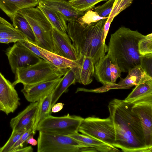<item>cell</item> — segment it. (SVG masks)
<instances>
[{
	"mask_svg": "<svg viewBox=\"0 0 152 152\" xmlns=\"http://www.w3.org/2000/svg\"><path fill=\"white\" fill-rule=\"evenodd\" d=\"M67 69H62L42 58L37 63L18 69L15 74V86L19 83L30 85L61 77Z\"/></svg>",
	"mask_w": 152,
	"mask_h": 152,
	"instance_id": "4",
	"label": "cell"
},
{
	"mask_svg": "<svg viewBox=\"0 0 152 152\" xmlns=\"http://www.w3.org/2000/svg\"><path fill=\"white\" fill-rule=\"evenodd\" d=\"M107 0H69L70 4L76 9L86 12L92 10L97 4Z\"/></svg>",
	"mask_w": 152,
	"mask_h": 152,
	"instance_id": "28",
	"label": "cell"
},
{
	"mask_svg": "<svg viewBox=\"0 0 152 152\" xmlns=\"http://www.w3.org/2000/svg\"><path fill=\"white\" fill-rule=\"evenodd\" d=\"M39 104V101L31 102L23 110L12 118L10 122L12 131H17L33 125Z\"/></svg>",
	"mask_w": 152,
	"mask_h": 152,
	"instance_id": "17",
	"label": "cell"
},
{
	"mask_svg": "<svg viewBox=\"0 0 152 152\" xmlns=\"http://www.w3.org/2000/svg\"><path fill=\"white\" fill-rule=\"evenodd\" d=\"M38 5L57 11L69 22H78V18L85 13L74 8L67 0H39Z\"/></svg>",
	"mask_w": 152,
	"mask_h": 152,
	"instance_id": "14",
	"label": "cell"
},
{
	"mask_svg": "<svg viewBox=\"0 0 152 152\" xmlns=\"http://www.w3.org/2000/svg\"><path fill=\"white\" fill-rule=\"evenodd\" d=\"M37 141L38 152H94L68 135L40 131Z\"/></svg>",
	"mask_w": 152,
	"mask_h": 152,
	"instance_id": "6",
	"label": "cell"
},
{
	"mask_svg": "<svg viewBox=\"0 0 152 152\" xmlns=\"http://www.w3.org/2000/svg\"><path fill=\"white\" fill-rule=\"evenodd\" d=\"M107 18L89 25L77 22H69L67 33L75 49L77 57L91 58L95 64L107 52L108 47L102 42L103 29Z\"/></svg>",
	"mask_w": 152,
	"mask_h": 152,
	"instance_id": "2",
	"label": "cell"
},
{
	"mask_svg": "<svg viewBox=\"0 0 152 152\" xmlns=\"http://www.w3.org/2000/svg\"><path fill=\"white\" fill-rule=\"evenodd\" d=\"M53 28L63 34L67 33V25L64 17L53 10L38 5Z\"/></svg>",
	"mask_w": 152,
	"mask_h": 152,
	"instance_id": "22",
	"label": "cell"
},
{
	"mask_svg": "<svg viewBox=\"0 0 152 152\" xmlns=\"http://www.w3.org/2000/svg\"><path fill=\"white\" fill-rule=\"evenodd\" d=\"M12 21L13 26L17 30L23 34L27 40L35 43V38L33 30L27 21L22 15L17 12Z\"/></svg>",
	"mask_w": 152,
	"mask_h": 152,
	"instance_id": "26",
	"label": "cell"
},
{
	"mask_svg": "<svg viewBox=\"0 0 152 152\" xmlns=\"http://www.w3.org/2000/svg\"><path fill=\"white\" fill-rule=\"evenodd\" d=\"M39 0H0V8L12 20L20 10L38 5Z\"/></svg>",
	"mask_w": 152,
	"mask_h": 152,
	"instance_id": "19",
	"label": "cell"
},
{
	"mask_svg": "<svg viewBox=\"0 0 152 152\" xmlns=\"http://www.w3.org/2000/svg\"><path fill=\"white\" fill-rule=\"evenodd\" d=\"M32 125L17 131H12L11 135L6 143L0 148V152H10L14 144L22 135Z\"/></svg>",
	"mask_w": 152,
	"mask_h": 152,
	"instance_id": "30",
	"label": "cell"
},
{
	"mask_svg": "<svg viewBox=\"0 0 152 152\" xmlns=\"http://www.w3.org/2000/svg\"><path fill=\"white\" fill-rule=\"evenodd\" d=\"M134 0H115L111 11L107 20L112 23L114 18L123 10L129 7Z\"/></svg>",
	"mask_w": 152,
	"mask_h": 152,
	"instance_id": "29",
	"label": "cell"
},
{
	"mask_svg": "<svg viewBox=\"0 0 152 152\" xmlns=\"http://www.w3.org/2000/svg\"><path fill=\"white\" fill-rule=\"evenodd\" d=\"M108 18V17H100L96 12L90 10L86 12L83 15L79 18L77 22L81 25H89L101 20Z\"/></svg>",
	"mask_w": 152,
	"mask_h": 152,
	"instance_id": "32",
	"label": "cell"
},
{
	"mask_svg": "<svg viewBox=\"0 0 152 152\" xmlns=\"http://www.w3.org/2000/svg\"><path fill=\"white\" fill-rule=\"evenodd\" d=\"M111 61L107 54L94 64V76L97 80L104 86L111 85L110 73Z\"/></svg>",
	"mask_w": 152,
	"mask_h": 152,
	"instance_id": "20",
	"label": "cell"
},
{
	"mask_svg": "<svg viewBox=\"0 0 152 152\" xmlns=\"http://www.w3.org/2000/svg\"><path fill=\"white\" fill-rule=\"evenodd\" d=\"M115 0H107L103 4L95 7L92 10L100 17H108L112 10Z\"/></svg>",
	"mask_w": 152,
	"mask_h": 152,
	"instance_id": "33",
	"label": "cell"
},
{
	"mask_svg": "<svg viewBox=\"0 0 152 152\" xmlns=\"http://www.w3.org/2000/svg\"><path fill=\"white\" fill-rule=\"evenodd\" d=\"M9 38L21 41L26 40V37L17 30L12 25L3 18L0 17V38Z\"/></svg>",
	"mask_w": 152,
	"mask_h": 152,
	"instance_id": "27",
	"label": "cell"
},
{
	"mask_svg": "<svg viewBox=\"0 0 152 152\" xmlns=\"http://www.w3.org/2000/svg\"><path fill=\"white\" fill-rule=\"evenodd\" d=\"M52 37L55 53L70 60L77 59L76 51L67 33L62 34L53 28Z\"/></svg>",
	"mask_w": 152,
	"mask_h": 152,
	"instance_id": "15",
	"label": "cell"
},
{
	"mask_svg": "<svg viewBox=\"0 0 152 152\" xmlns=\"http://www.w3.org/2000/svg\"><path fill=\"white\" fill-rule=\"evenodd\" d=\"M21 43L40 58L50 62L58 68L72 69L77 66L76 60L72 61L67 59L41 48L28 40H23Z\"/></svg>",
	"mask_w": 152,
	"mask_h": 152,
	"instance_id": "12",
	"label": "cell"
},
{
	"mask_svg": "<svg viewBox=\"0 0 152 152\" xmlns=\"http://www.w3.org/2000/svg\"><path fill=\"white\" fill-rule=\"evenodd\" d=\"M53 91L42 98L39 101L38 107L32 126L35 133L39 123L45 118L51 115V104Z\"/></svg>",
	"mask_w": 152,
	"mask_h": 152,
	"instance_id": "23",
	"label": "cell"
},
{
	"mask_svg": "<svg viewBox=\"0 0 152 152\" xmlns=\"http://www.w3.org/2000/svg\"><path fill=\"white\" fill-rule=\"evenodd\" d=\"M76 77L71 69H68L60 83L54 90L52 96L51 106L55 104L60 97L68 91V88L71 85L76 83Z\"/></svg>",
	"mask_w": 152,
	"mask_h": 152,
	"instance_id": "24",
	"label": "cell"
},
{
	"mask_svg": "<svg viewBox=\"0 0 152 152\" xmlns=\"http://www.w3.org/2000/svg\"><path fill=\"white\" fill-rule=\"evenodd\" d=\"M64 104L62 102L55 104L51 107V112L56 113L61 111L63 108Z\"/></svg>",
	"mask_w": 152,
	"mask_h": 152,
	"instance_id": "37",
	"label": "cell"
},
{
	"mask_svg": "<svg viewBox=\"0 0 152 152\" xmlns=\"http://www.w3.org/2000/svg\"><path fill=\"white\" fill-rule=\"evenodd\" d=\"M132 110L140 120L146 145L152 149V94L133 103Z\"/></svg>",
	"mask_w": 152,
	"mask_h": 152,
	"instance_id": "10",
	"label": "cell"
},
{
	"mask_svg": "<svg viewBox=\"0 0 152 152\" xmlns=\"http://www.w3.org/2000/svg\"><path fill=\"white\" fill-rule=\"evenodd\" d=\"M17 12L22 15L30 24L35 36V43L55 53L52 37L53 27L38 7L22 9Z\"/></svg>",
	"mask_w": 152,
	"mask_h": 152,
	"instance_id": "5",
	"label": "cell"
},
{
	"mask_svg": "<svg viewBox=\"0 0 152 152\" xmlns=\"http://www.w3.org/2000/svg\"><path fill=\"white\" fill-rule=\"evenodd\" d=\"M68 135L91 148L94 152H115L120 151L118 148L114 146L78 132Z\"/></svg>",
	"mask_w": 152,
	"mask_h": 152,
	"instance_id": "21",
	"label": "cell"
},
{
	"mask_svg": "<svg viewBox=\"0 0 152 152\" xmlns=\"http://www.w3.org/2000/svg\"><path fill=\"white\" fill-rule=\"evenodd\" d=\"M84 118L69 114L60 117L51 114L39 123L37 131L68 135L73 134L78 132L79 126Z\"/></svg>",
	"mask_w": 152,
	"mask_h": 152,
	"instance_id": "8",
	"label": "cell"
},
{
	"mask_svg": "<svg viewBox=\"0 0 152 152\" xmlns=\"http://www.w3.org/2000/svg\"><path fill=\"white\" fill-rule=\"evenodd\" d=\"M35 134L32 126L22 135L19 140L14 144L10 152H15L17 150L23 147L24 143L29 136L32 134Z\"/></svg>",
	"mask_w": 152,
	"mask_h": 152,
	"instance_id": "34",
	"label": "cell"
},
{
	"mask_svg": "<svg viewBox=\"0 0 152 152\" xmlns=\"http://www.w3.org/2000/svg\"><path fill=\"white\" fill-rule=\"evenodd\" d=\"M12 71L15 74L17 70L33 64L40 59L20 41L15 43L6 51Z\"/></svg>",
	"mask_w": 152,
	"mask_h": 152,
	"instance_id": "9",
	"label": "cell"
},
{
	"mask_svg": "<svg viewBox=\"0 0 152 152\" xmlns=\"http://www.w3.org/2000/svg\"><path fill=\"white\" fill-rule=\"evenodd\" d=\"M152 61V54L141 55L140 65L144 70L151 77Z\"/></svg>",
	"mask_w": 152,
	"mask_h": 152,
	"instance_id": "35",
	"label": "cell"
},
{
	"mask_svg": "<svg viewBox=\"0 0 152 152\" xmlns=\"http://www.w3.org/2000/svg\"><path fill=\"white\" fill-rule=\"evenodd\" d=\"M144 35L137 30L133 31L121 26L111 35L107 55L112 63L118 64L122 72L129 70L140 64L139 53V41Z\"/></svg>",
	"mask_w": 152,
	"mask_h": 152,
	"instance_id": "3",
	"label": "cell"
},
{
	"mask_svg": "<svg viewBox=\"0 0 152 152\" xmlns=\"http://www.w3.org/2000/svg\"><path fill=\"white\" fill-rule=\"evenodd\" d=\"M14 86L0 72V111L7 115L14 113L20 104Z\"/></svg>",
	"mask_w": 152,
	"mask_h": 152,
	"instance_id": "11",
	"label": "cell"
},
{
	"mask_svg": "<svg viewBox=\"0 0 152 152\" xmlns=\"http://www.w3.org/2000/svg\"><path fill=\"white\" fill-rule=\"evenodd\" d=\"M128 72L127 76L124 78H121L119 82L116 84L117 88H129L152 80V77L144 70L140 64L130 69Z\"/></svg>",
	"mask_w": 152,
	"mask_h": 152,
	"instance_id": "18",
	"label": "cell"
},
{
	"mask_svg": "<svg viewBox=\"0 0 152 152\" xmlns=\"http://www.w3.org/2000/svg\"><path fill=\"white\" fill-rule=\"evenodd\" d=\"M122 71L116 63L110 64V73L111 82L113 84L115 83L117 78L120 77Z\"/></svg>",
	"mask_w": 152,
	"mask_h": 152,
	"instance_id": "36",
	"label": "cell"
},
{
	"mask_svg": "<svg viewBox=\"0 0 152 152\" xmlns=\"http://www.w3.org/2000/svg\"><path fill=\"white\" fill-rule=\"evenodd\" d=\"M20 41L19 40L9 38H0V43L8 44L10 43H15L17 42Z\"/></svg>",
	"mask_w": 152,
	"mask_h": 152,
	"instance_id": "39",
	"label": "cell"
},
{
	"mask_svg": "<svg viewBox=\"0 0 152 152\" xmlns=\"http://www.w3.org/2000/svg\"><path fill=\"white\" fill-rule=\"evenodd\" d=\"M62 77L30 85H24L21 91L29 102H35L53 91L57 86Z\"/></svg>",
	"mask_w": 152,
	"mask_h": 152,
	"instance_id": "13",
	"label": "cell"
},
{
	"mask_svg": "<svg viewBox=\"0 0 152 152\" xmlns=\"http://www.w3.org/2000/svg\"><path fill=\"white\" fill-rule=\"evenodd\" d=\"M152 94V80L135 86L131 92L124 100L126 102L133 103Z\"/></svg>",
	"mask_w": 152,
	"mask_h": 152,
	"instance_id": "25",
	"label": "cell"
},
{
	"mask_svg": "<svg viewBox=\"0 0 152 152\" xmlns=\"http://www.w3.org/2000/svg\"><path fill=\"white\" fill-rule=\"evenodd\" d=\"M32 134L29 136L26 140V142L27 144H29L32 146H36L37 144V141L34 138V135Z\"/></svg>",
	"mask_w": 152,
	"mask_h": 152,
	"instance_id": "38",
	"label": "cell"
},
{
	"mask_svg": "<svg viewBox=\"0 0 152 152\" xmlns=\"http://www.w3.org/2000/svg\"><path fill=\"white\" fill-rule=\"evenodd\" d=\"M33 148L31 146L26 147H23L15 151V152H32L33 151Z\"/></svg>",
	"mask_w": 152,
	"mask_h": 152,
	"instance_id": "40",
	"label": "cell"
},
{
	"mask_svg": "<svg viewBox=\"0 0 152 152\" xmlns=\"http://www.w3.org/2000/svg\"><path fill=\"white\" fill-rule=\"evenodd\" d=\"M132 105L117 99L109 103V117L115 133L114 147L125 152H151L152 149L146 145L140 120L132 110Z\"/></svg>",
	"mask_w": 152,
	"mask_h": 152,
	"instance_id": "1",
	"label": "cell"
},
{
	"mask_svg": "<svg viewBox=\"0 0 152 152\" xmlns=\"http://www.w3.org/2000/svg\"><path fill=\"white\" fill-rule=\"evenodd\" d=\"M138 48L141 55L152 54V34H148L138 42Z\"/></svg>",
	"mask_w": 152,
	"mask_h": 152,
	"instance_id": "31",
	"label": "cell"
},
{
	"mask_svg": "<svg viewBox=\"0 0 152 152\" xmlns=\"http://www.w3.org/2000/svg\"><path fill=\"white\" fill-rule=\"evenodd\" d=\"M79 132L114 147L115 129L110 117L106 118L95 117L84 118L79 126Z\"/></svg>",
	"mask_w": 152,
	"mask_h": 152,
	"instance_id": "7",
	"label": "cell"
},
{
	"mask_svg": "<svg viewBox=\"0 0 152 152\" xmlns=\"http://www.w3.org/2000/svg\"><path fill=\"white\" fill-rule=\"evenodd\" d=\"M76 61L77 66L71 69L76 77V82L84 85L90 84L94 76V64L93 59L86 56H80Z\"/></svg>",
	"mask_w": 152,
	"mask_h": 152,
	"instance_id": "16",
	"label": "cell"
}]
</instances>
